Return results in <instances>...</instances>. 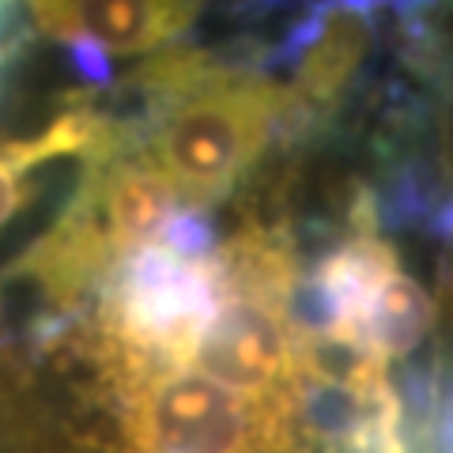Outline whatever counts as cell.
Listing matches in <instances>:
<instances>
[{"label":"cell","instance_id":"1","mask_svg":"<svg viewBox=\"0 0 453 453\" xmlns=\"http://www.w3.org/2000/svg\"><path fill=\"white\" fill-rule=\"evenodd\" d=\"M283 95L273 76L219 73L155 121L140 155L178 201L211 208L273 151Z\"/></svg>","mask_w":453,"mask_h":453},{"label":"cell","instance_id":"2","mask_svg":"<svg viewBox=\"0 0 453 453\" xmlns=\"http://www.w3.org/2000/svg\"><path fill=\"white\" fill-rule=\"evenodd\" d=\"M193 371L242 393H280L295 378V333L280 303L223 291L219 314L196 344Z\"/></svg>","mask_w":453,"mask_h":453},{"label":"cell","instance_id":"3","mask_svg":"<svg viewBox=\"0 0 453 453\" xmlns=\"http://www.w3.org/2000/svg\"><path fill=\"white\" fill-rule=\"evenodd\" d=\"M80 186L88 189L95 219L118 261L133 250L155 246L166 216L178 204V193L140 151L118 155L110 163H83Z\"/></svg>","mask_w":453,"mask_h":453},{"label":"cell","instance_id":"4","mask_svg":"<svg viewBox=\"0 0 453 453\" xmlns=\"http://www.w3.org/2000/svg\"><path fill=\"white\" fill-rule=\"evenodd\" d=\"M31 196H35L31 170H27L16 155H12V148L0 140V226L16 219Z\"/></svg>","mask_w":453,"mask_h":453}]
</instances>
